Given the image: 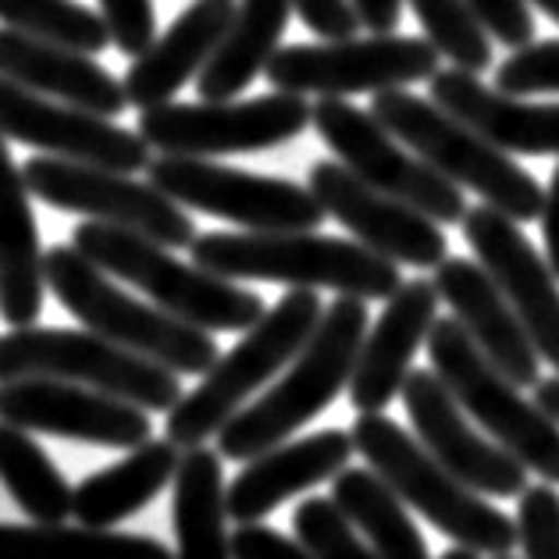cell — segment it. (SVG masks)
I'll use <instances>...</instances> for the list:
<instances>
[{
    "mask_svg": "<svg viewBox=\"0 0 559 559\" xmlns=\"http://www.w3.org/2000/svg\"><path fill=\"white\" fill-rule=\"evenodd\" d=\"M231 0H197L179 19L168 25L165 36H157L126 72L129 104L146 111V107L171 104L189 79L200 75V68L211 61V53L228 33L236 19Z\"/></svg>",
    "mask_w": 559,
    "mask_h": 559,
    "instance_id": "25",
    "label": "cell"
},
{
    "mask_svg": "<svg viewBox=\"0 0 559 559\" xmlns=\"http://www.w3.org/2000/svg\"><path fill=\"white\" fill-rule=\"evenodd\" d=\"M296 15L321 39H349L364 29L353 0H293Z\"/></svg>",
    "mask_w": 559,
    "mask_h": 559,
    "instance_id": "40",
    "label": "cell"
},
{
    "mask_svg": "<svg viewBox=\"0 0 559 559\" xmlns=\"http://www.w3.org/2000/svg\"><path fill=\"white\" fill-rule=\"evenodd\" d=\"M439 289L428 278L403 282L389 296L374 329L364 335L357 367L349 378V403L360 414H381L403 392L411 360L428 346L431 324L439 321Z\"/></svg>",
    "mask_w": 559,
    "mask_h": 559,
    "instance_id": "20",
    "label": "cell"
},
{
    "mask_svg": "<svg viewBox=\"0 0 559 559\" xmlns=\"http://www.w3.org/2000/svg\"><path fill=\"white\" fill-rule=\"evenodd\" d=\"M313 121V104L304 93L275 90L257 100H203V104H160L140 115V135L179 157H222L261 154L296 140Z\"/></svg>",
    "mask_w": 559,
    "mask_h": 559,
    "instance_id": "12",
    "label": "cell"
},
{
    "mask_svg": "<svg viewBox=\"0 0 559 559\" xmlns=\"http://www.w3.org/2000/svg\"><path fill=\"white\" fill-rule=\"evenodd\" d=\"M179 445L171 439L135 445L121 463L97 471L75 488L72 516H79L86 527H115L165 492L168 481L179 474Z\"/></svg>",
    "mask_w": 559,
    "mask_h": 559,
    "instance_id": "27",
    "label": "cell"
},
{
    "mask_svg": "<svg viewBox=\"0 0 559 559\" xmlns=\"http://www.w3.org/2000/svg\"><path fill=\"white\" fill-rule=\"evenodd\" d=\"M535 403L559 425V374L538 381V385H535Z\"/></svg>",
    "mask_w": 559,
    "mask_h": 559,
    "instance_id": "44",
    "label": "cell"
},
{
    "mask_svg": "<svg viewBox=\"0 0 559 559\" xmlns=\"http://www.w3.org/2000/svg\"><path fill=\"white\" fill-rule=\"evenodd\" d=\"M0 481L36 524H64V516H72L75 488H68L29 431L8 420H0Z\"/></svg>",
    "mask_w": 559,
    "mask_h": 559,
    "instance_id": "32",
    "label": "cell"
},
{
    "mask_svg": "<svg viewBox=\"0 0 559 559\" xmlns=\"http://www.w3.org/2000/svg\"><path fill=\"white\" fill-rule=\"evenodd\" d=\"M531 4H538L545 15H549L556 25H559V0H531Z\"/></svg>",
    "mask_w": 559,
    "mask_h": 559,
    "instance_id": "45",
    "label": "cell"
},
{
    "mask_svg": "<svg viewBox=\"0 0 559 559\" xmlns=\"http://www.w3.org/2000/svg\"><path fill=\"white\" fill-rule=\"evenodd\" d=\"M189 253L231 282H282L360 299H389L403 285L400 264L389 257L321 231H203Z\"/></svg>",
    "mask_w": 559,
    "mask_h": 559,
    "instance_id": "1",
    "label": "cell"
},
{
    "mask_svg": "<svg viewBox=\"0 0 559 559\" xmlns=\"http://www.w3.org/2000/svg\"><path fill=\"white\" fill-rule=\"evenodd\" d=\"M289 11L293 0H242L222 44L197 75L200 100H236L275 58Z\"/></svg>",
    "mask_w": 559,
    "mask_h": 559,
    "instance_id": "28",
    "label": "cell"
},
{
    "mask_svg": "<svg viewBox=\"0 0 559 559\" xmlns=\"http://www.w3.org/2000/svg\"><path fill=\"white\" fill-rule=\"evenodd\" d=\"M100 15L111 29V44L126 58H140L157 39L154 0H100Z\"/></svg>",
    "mask_w": 559,
    "mask_h": 559,
    "instance_id": "38",
    "label": "cell"
},
{
    "mask_svg": "<svg viewBox=\"0 0 559 559\" xmlns=\"http://www.w3.org/2000/svg\"><path fill=\"white\" fill-rule=\"evenodd\" d=\"M428 357L435 374L488 431V439L510 449L527 471H535L549 485H559V425L538 403H527L521 385L485 357L456 313L431 324Z\"/></svg>",
    "mask_w": 559,
    "mask_h": 559,
    "instance_id": "8",
    "label": "cell"
},
{
    "mask_svg": "<svg viewBox=\"0 0 559 559\" xmlns=\"http://www.w3.org/2000/svg\"><path fill=\"white\" fill-rule=\"evenodd\" d=\"M0 135L11 143L33 146L39 154L83 160V165L140 175L150 168V146L140 132L121 129L118 121L93 115L86 107L53 100L29 86L0 75Z\"/></svg>",
    "mask_w": 559,
    "mask_h": 559,
    "instance_id": "15",
    "label": "cell"
},
{
    "mask_svg": "<svg viewBox=\"0 0 559 559\" xmlns=\"http://www.w3.org/2000/svg\"><path fill=\"white\" fill-rule=\"evenodd\" d=\"M332 499L357 524L378 559H428V545L406 513V502L378 471H338L332 477Z\"/></svg>",
    "mask_w": 559,
    "mask_h": 559,
    "instance_id": "30",
    "label": "cell"
},
{
    "mask_svg": "<svg viewBox=\"0 0 559 559\" xmlns=\"http://www.w3.org/2000/svg\"><path fill=\"white\" fill-rule=\"evenodd\" d=\"M460 228L474 257L507 293L545 364L559 371V289L549 261L531 247L516 217L488 207V203L467 207Z\"/></svg>",
    "mask_w": 559,
    "mask_h": 559,
    "instance_id": "19",
    "label": "cell"
},
{
    "mask_svg": "<svg viewBox=\"0 0 559 559\" xmlns=\"http://www.w3.org/2000/svg\"><path fill=\"white\" fill-rule=\"evenodd\" d=\"M0 22L8 29L86 53H100L111 44V29H107L104 15L79 4V0H0Z\"/></svg>",
    "mask_w": 559,
    "mask_h": 559,
    "instance_id": "33",
    "label": "cell"
},
{
    "mask_svg": "<svg viewBox=\"0 0 559 559\" xmlns=\"http://www.w3.org/2000/svg\"><path fill=\"white\" fill-rule=\"evenodd\" d=\"M353 445L371 463V471H378L400 492L406 507L428 516L445 538H453L463 549L510 556L513 545L521 542V531L507 513L488 507L481 492L463 485L420 445V439L406 435L385 414H360L353 425Z\"/></svg>",
    "mask_w": 559,
    "mask_h": 559,
    "instance_id": "6",
    "label": "cell"
},
{
    "mask_svg": "<svg viewBox=\"0 0 559 559\" xmlns=\"http://www.w3.org/2000/svg\"><path fill=\"white\" fill-rule=\"evenodd\" d=\"M353 8L371 33H395L403 22V0H353Z\"/></svg>",
    "mask_w": 559,
    "mask_h": 559,
    "instance_id": "43",
    "label": "cell"
},
{
    "mask_svg": "<svg viewBox=\"0 0 559 559\" xmlns=\"http://www.w3.org/2000/svg\"><path fill=\"white\" fill-rule=\"evenodd\" d=\"M496 86L513 97L559 93V39H531L496 68Z\"/></svg>",
    "mask_w": 559,
    "mask_h": 559,
    "instance_id": "36",
    "label": "cell"
},
{
    "mask_svg": "<svg viewBox=\"0 0 559 559\" xmlns=\"http://www.w3.org/2000/svg\"><path fill=\"white\" fill-rule=\"evenodd\" d=\"M0 75L104 118H118L129 107L126 83H118L100 61H90L86 50L36 39L8 25H0Z\"/></svg>",
    "mask_w": 559,
    "mask_h": 559,
    "instance_id": "24",
    "label": "cell"
},
{
    "mask_svg": "<svg viewBox=\"0 0 559 559\" xmlns=\"http://www.w3.org/2000/svg\"><path fill=\"white\" fill-rule=\"evenodd\" d=\"M442 559H477V552H474V549H463V545H456V549H449Z\"/></svg>",
    "mask_w": 559,
    "mask_h": 559,
    "instance_id": "46",
    "label": "cell"
},
{
    "mask_svg": "<svg viewBox=\"0 0 559 559\" xmlns=\"http://www.w3.org/2000/svg\"><path fill=\"white\" fill-rule=\"evenodd\" d=\"M0 559H175L146 535H115L111 527L0 524Z\"/></svg>",
    "mask_w": 559,
    "mask_h": 559,
    "instance_id": "31",
    "label": "cell"
},
{
    "mask_svg": "<svg viewBox=\"0 0 559 559\" xmlns=\"http://www.w3.org/2000/svg\"><path fill=\"white\" fill-rule=\"evenodd\" d=\"M403 406L414 420V431L420 445L449 467L463 485L474 492L496 496V499H516L527 488V467L516 460L510 449H502L496 439H481L467 411L456 403V395L445 389V381L435 374V367L411 371L403 381Z\"/></svg>",
    "mask_w": 559,
    "mask_h": 559,
    "instance_id": "17",
    "label": "cell"
},
{
    "mask_svg": "<svg viewBox=\"0 0 559 559\" xmlns=\"http://www.w3.org/2000/svg\"><path fill=\"white\" fill-rule=\"evenodd\" d=\"M228 488L222 474V456L207 445H193L182 453L175 474V559H231V538L225 535L228 521Z\"/></svg>",
    "mask_w": 559,
    "mask_h": 559,
    "instance_id": "29",
    "label": "cell"
},
{
    "mask_svg": "<svg viewBox=\"0 0 559 559\" xmlns=\"http://www.w3.org/2000/svg\"><path fill=\"white\" fill-rule=\"evenodd\" d=\"M485 33L502 47H524L535 39V19H531V0H467Z\"/></svg>",
    "mask_w": 559,
    "mask_h": 559,
    "instance_id": "39",
    "label": "cell"
},
{
    "mask_svg": "<svg viewBox=\"0 0 559 559\" xmlns=\"http://www.w3.org/2000/svg\"><path fill=\"white\" fill-rule=\"evenodd\" d=\"M296 538L313 559H378L357 535V524L338 510L335 499H307L293 516Z\"/></svg>",
    "mask_w": 559,
    "mask_h": 559,
    "instance_id": "35",
    "label": "cell"
},
{
    "mask_svg": "<svg viewBox=\"0 0 559 559\" xmlns=\"http://www.w3.org/2000/svg\"><path fill=\"white\" fill-rule=\"evenodd\" d=\"M44 275L58 304L90 332L132 353H143V357L171 367L175 374H207L222 357L207 329H197L157 304H140L75 247H61V242L50 247L44 253Z\"/></svg>",
    "mask_w": 559,
    "mask_h": 559,
    "instance_id": "4",
    "label": "cell"
},
{
    "mask_svg": "<svg viewBox=\"0 0 559 559\" xmlns=\"http://www.w3.org/2000/svg\"><path fill=\"white\" fill-rule=\"evenodd\" d=\"M439 58L428 39L374 33L349 39H321V44L278 47L264 75L275 90L304 93V97H353V93H381L392 86L431 83Z\"/></svg>",
    "mask_w": 559,
    "mask_h": 559,
    "instance_id": "10",
    "label": "cell"
},
{
    "mask_svg": "<svg viewBox=\"0 0 559 559\" xmlns=\"http://www.w3.org/2000/svg\"><path fill=\"white\" fill-rule=\"evenodd\" d=\"M516 531L527 559H559V496L556 488H524L521 510H516Z\"/></svg>",
    "mask_w": 559,
    "mask_h": 559,
    "instance_id": "37",
    "label": "cell"
},
{
    "mask_svg": "<svg viewBox=\"0 0 559 559\" xmlns=\"http://www.w3.org/2000/svg\"><path fill=\"white\" fill-rule=\"evenodd\" d=\"M61 378L129 400L150 414H168L182 400V374L132 353L97 332L72 329H15L0 335V381Z\"/></svg>",
    "mask_w": 559,
    "mask_h": 559,
    "instance_id": "9",
    "label": "cell"
},
{
    "mask_svg": "<svg viewBox=\"0 0 559 559\" xmlns=\"http://www.w3.org/2000/svg\"><path fill=\"white\" fill-rule=\"evenodd\" d=\"M25 175L0 135V313L11 329H29L44 310L47 275Z\"/></svg>",
    "mask_w": 559,
    "mask_h": 559,
    "instance_id": "26",
    "label": "cell"
},
{
    "mask_svg": "<svg viewBox=\"0 0 559 559\" xmlns=\"http://www.w3.org/2000/svg\"><path fill=\"white\" fill-rule=\"evenodd\" d=\"M542 239H545V261H549L552 275L559 278V165L545 189V203H542Z\"/></svg>",
    "mask_w": 559,
    "mask_h": 559,
    "instance_id": "42",
    "label": "cell"
},
{
    "mask_svg": "<svg viewBox=\"0 0 559 559\" xmlns=\"http://www.w3.org/2000/svg\"><path fill=\"white\" fill-rule=\"evenodd\" d=\"M72 247L86 253L107 275L135 285L150 296V304L175 313L197 329L207 332H250L264 318L261 296L239 289L231 278L214 275L197 261H179L165 242L143 236V231L83 222L72 228Z\"/></svg>",
    "mask_w": 559,
    "mask_h": 559,
    "instance_id": "3",
    "label": "cell"
},
{
    "mask_svg": "<svg viewBox=\"0 0 559 559\" xmlns=\"http://www.w3.org/2000/svg\"><path fill=\"white\" fill-rule=\"evenodd\" d=\"M146 179L182 207L225 217L247 231H313L329 214L310 186H296L278 175L225 168L207 157L160 154L150 160Z\"/></svg>",
    "mask_w": 559,
    "mask_h": 559,
    "instance_id": "11",
    "label": "cell"
},
{
    "mask_svg": "<svg viewBox=\"0 0 559 559\" xmlns=\"http://www.w3.org/2000/svg\"><path fill=\"white\" fill-rule=\"evenodd\" d=\"M310 126L364 182L425 211L439 225H463V214H467L463 189L449 182L442 171H435L425 157H417L371 111L346 104V97H318Z\"/></svg>",
    "mask_w": 559,
    "mask_h": 559,
    "instance_id": "13",
    "label": "cell"
},
{
    "mask_svg": "<svg viewBox=\"0 0 559 559\" xmlns=\"http://www.w3.org/2000/svg\"><path fill=\"white\" fill-rule=\"evenodd\" d=\"M425 29V39L463 72H485L492 64V39L467 0H406Z\"/></svg>",
    "mask_w": 559,
    "mask_h": 559,
    "instance_id": "34",
    "label": "cell"
},
{
    "mask_svg": "<svg viewBox=\"0 0 559 559\" xmlns=\"http://www.w3.org/2000/svg\"><path fill=\"white\" fill-rule=\"evenodd\" d=\"M22 175L29 193L53 211H75L86 214L90 222L143 231V236L165 242L171 250L193 247L197 239V225L182 211V203L160 193L150 179L140 182L126 171L50 154L29 157Z\"/></svg>",
    "mask_w": 559,
    "mask_h": 559,
    "instance_id": "14",
    "label": "cell"
},
{
    "mask_svg": "<svg viewBox=\"0 0 559 559\" xmlns=\"http://www.w3.org/2000/svg\"><path fill=\"white\" fill-rule=\"evenodd\" d=\"M231 559H313L304 545L278 535L275 527L264 524H239L231 535Z\"/></svg>",
    "mask_w": 559,
    "mask_h": 559,
    "instance_id": "41",
    "label": "cell"
},
{
    "mask_svg": "<svg viewBox=\"0 0 559 559\" xmlns=\"http://www.w3.org/2000/svg\"><path fill=\"white\" fill-rule=\"evenodd\" d=\"M321 318L324 310L313 289L285 293L242 335V343L225 357H217V364L203 374L200 385L171 406L168 439L179 449H193L222 431L257 389L267 385L282 367L296 360V353L307 346V338L321 324Z\"/></svg>",
    "mask_w": 559,
    "mask_h": 559,
    "instance_id": "7",
    "label": "cell"
},
{
    "mask_svg": "<svg viewBox=\"0 0 559 559\" xmlns=\"http://www.w3.org/2000/svg\"><path fill=\"white\" fill-rule=\"evenodd\" d=\"M371 115L400 135L417 157H425L435 171H442L449 182L474 189L488 207L516 217L521 225L542 217L545 189L535 175L516 165L507 150L488 143L467 121L449 115L445 107L403 86H392L374 93Z\"/></svg>",
    "mask_w": 559,
    "mask_h": 559,
    "instance_id": "5",
    "label": "cell"
},
{
    "mask_svg": "<svg viewBox=\"0 0 559 559\" xmlns=\"http://www.w3.org/2000/svg\"><path fill=\"white\" fill-rule=\"evenodd\" d=\"M496 559H510V556H496Z\"/></svg>",
    "mask_w": 559,
    "mask_h": 559,
    "instance_id": "47",
    "label": "cell"
},
{
    "mask_svg": "<svg viewBox=\"0 0 559 559\" xmlns=\"http://www.w3.org/2000/svg\"><path fill=\"white\" fill-rule=\"evenodd\" d=\"M353 453H357L353 431L338 428L267 449V453L253 456L236 481L228 485V516L236 524H261L289 496L332 481L338 471H346Z\"/></svg>",
    "mask_w": 559,
    "mask_h": 559,
    "instance_id": "22",
    "label": "cell"
},
{
    "mask_svg": "<svg viewBox=\"0 0 559 559\" xmlns=\"http://www.w3.org/2000/svg\"><path fill=\"white\" fill-rule=\"evenodd\" d=\"M150 411L100 389L61 378L0 381V420L25 431L93 442L107 449H135L150 442Z\"/></svg>",
    "mask_w": 559,
    "mask_h": 559,
    "instance_id": "18",
    "label": "cell"
},
{
    "mask_svg": "<svg viewBox=\"0 0 559 559\" xmlns=\"http://www.w3.org/2000/svg\"><path fill=\"white\" fill-rule=\"evenodd\" d=\"M367 299L343 296L324 310L321 324L296 353L289 374H282L261 400L242 411L217 431V453L228 460H253L282 445L349 385L367 335Z\"/></svg>",
    "mask_w": 559,
    "mask_h": 559,
    "instance_id": "2",
    "label": "cell"
},
{
    "mask_svg": "<svg viewBox=\"0 0 559 559\" xmlns=\"http://www.w3.org/2000/svg\"><path fill=\"white\" fill-rule=\"evenodd\" d=\"M310 193L353 239L403 267H439L449 257L442 225L411 203L381 193L357 171L335 160H318L310 168Z\"/></svg>",
    "mask_w": 559,
    "mask_h": 559,
    "instance_id": "16",
    "label": "cell"
},
{
    "mask_svg": "<svg viewBox=\"0 0 559 559\" xmlns=\"http://www.w3.org/2000/svg\"><path fill=\"white\" fill-rule=\"evenodd\" d=\"M431 282L445 304L453 307L467 335L481 346L485 357L521 389H535L542 381V353L531 343L524 321L516 318L513 304L499 289V282L485 271V264L463 261V257H445L435 267Z\"/></svg>",
    "mask_w": 559,
    "mask_h": 559,
    "instance_id": "21",
    "label": "cell"
},
{
    "mask_svg": "<svg viewBox=\"0 0 559 559\" xmlns=\"http://www.w3.org/2000/svg\"><path fill=\"white\" fill-rule=\"evenodd\" d=\"M431 100L467 121L507 154H559V104H527L524 97L502 93L499 86H485L463 68H445V72L439 68L431 75Z\"/></svg>",
    "mask_w": 559,
    "mask_h": 559,
    "instance_id": "23",
    "label": "cell"
}]
</instances>
